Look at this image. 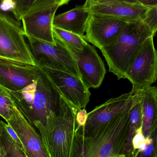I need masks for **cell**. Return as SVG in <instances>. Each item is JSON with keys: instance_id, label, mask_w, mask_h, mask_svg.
<instances>
[{"instance_id": "obj_1", "label": "cell", "mask_w": 157, "mask_h": 157, "mask_svg": "<svg viewBox=\"0 0 157 157\" xmlns=\"http://www.w3.org/2000/svg\"><path fill=\"white\" fill-rule=\"evenodd\" d=\"M59 96L58 112L51 111L45 125L35 122L49 157H78L80 135L77 129L78 110Z\"/></svg>"}, {"instance_id": "obj_2", "label": "cell", "mask_w": 157, "mask_h": 157, "mask_svg": "<svg viewBox=\"0 0 157 157\" xmlns=\"http://www.w3.org/2000/svg\"><path fill=\"white\" fill-rule=\"evenodd\" d=\"M38 67L39 75L36 81L19 91L8 90L16 106L33 126L35 122L45 125L51 112H58L59 102V94Z\"/></svg>"}, {"instance_id": "obj_3", "label": "cell", "mask_w": 157, "mask_h": 157, "mask_svg": "<svg viewBox=\"0 0 157 157\" xmlns=\"http://www.w3.org/2000/svg\"><path fill=\"white\" fill-rule=\"evenodd\" d=\"M152 36L154 34L143 20L127 23L114 41L101 50L109 72L119 80L125 79V73L142 45Z\"/></svg>"}, {"instance_id": "obj_4", "label": "cell", "mask_w": 157, "mask_h": 157, "mask_svg": "<svg viewBox=\"0 0 157 157\" xmlns=\"http://www.w3.org/2000/svg\"><path fill=\"white\" fill-rule=\"evenodd\" d=\"M132 106L90 136H81L79 157H124Z\"/></svg>"}, {"instance_id": "obj_5", "label": "cell", "mask_w": 157, "mask_h": 157, "mask_svg": "<svg viewBox=\"0 0 157 157\" xmlns=\"http://www.w3.org/2000/svg\"><path fill=\"white\" fill-rule=\"evenodd\" d=\"M25 37L37 66L65 72L81 79L75 57L61 41L55 38L56 43L52 44L28 35Z\"/></svg>"}, {"instance_id": "obj_6", "label": "cell", "mask_w": 157, "mask_h": 157, "mask_svg": "<svg viewBox=\"0 0 157 157\" xmlns=\"http://www.w3.org/2000/svg\"><path fill=\"white\" fill-rule=\"evenodd\" d=\"M0 59L36 65L17 20L0 11Z\"/></svg>"}, {"instance_id": "obj_7", "label": "cell", "mask_w": 157, "mask_h": 157, "mask_svg": "<svg viewBox=\"0 0 157 157\" xmlns=\"http://www.w3.org/2000/svg\"><path fill=\"white\" fill-rule=\"evenodd\" d=\"M154 36L147 38L125 73V79L132 84L133 90L143 89L157 80V50Z\"/></svg>"}, {"instance_id": "obj_8", "label": "cell", "mask_w": 157, "mask_h": 157, "mask_svg": "<svg viewBox=\"0 0 157 157\" xmlns=\"http://www.w3.org/2000/svg\"><path fill=\"white\" fill-rule=\"evenodd\" d=\"M39 67L58 94L78 110L86 108L91 94L81 79L65 72Z\"/></svg>"}, {"instance_id": "obj_9", "label": "cell", "mask_w": 157, "mask_h": 157, "mask_svg": "<svg viewBox=\"0 0 157 157\" xmlns=\"http://www.w3.org/2000/svg\"><path fill=\"white\" fill-rule=\"evenodd\" d=\"M127 23L113 17L90 13L85 38L101 50L114 41Z\"/></svg>"}, {"instance_id": "obj_10", "label": "cell", "mask_w": 157, "mask_h": 157, "mask_svg": "<svg viewBox=\"0 0 157 157\" xmlns=\"http://www.w3.org/2000/svg\"><path fill=\"white\" fill-rule=\"evenodd\" d=\"M134 92L132 89L129 93L110 99L88 112L82 131L83 137L90 136L102 125L130 108L132 104Z\"/></svg>"}, {"instance_id": "obj_11", "label": "cell", "mask_w": 157, "mask_h": 157, "mask_svg": "<svg viewBox=\"0 0 157 157\" xmlns=\"http://www.w3.org/2000/svg\"><path fill=\"white\" fill-rule=\"evenodd\" d=\"M68 49L77 61L81 79L85 85L89 88L99 87L105 77L106 69L96 49L89 43L82 51Z\"/></svg>"}, {"instance_id": "obj_12", "label": "cell", "mask_w": 157, "mask_h": 157, "mask_svg": "<svg viewBox=\"0 0 157 157\" xmlns=\"http://www.w3.org/2000/svg\"><path fill=\"white\" fill-rule=\"evenodd\" d=\"M12 100V117L7 123L14 130L22 142L27 157H49L41 135Z\"/></svg>"}, {"instance_id": "obj_13", "label": "cell", "mask_w": 157, "mask_h": 157, "mask_svg": "<svg viewBox=\"0 0 157 157\" xmlns=\"http://www.w3.org/2000/svg\"><path fill=\"white\" fill-rule=\"evenodd\" d=\"M38 75L36 65L0 59V84L9 91L21 90L36 81Z\"/></svg>"}, {"instance_id": "obj_14", "label": "cell", "mask_w": 157, "mask_h": 157, "mask_svg": "<svg viewBox=\"0 0 157 157\" xmlns=\"http://www.w3.org/2000/svg\"><path fill=\"white\" fill-rule=\"evenodd\" d=\"M58 5L29 13L21 18L25 35L55 44L53 35V21Z\"/></svg>"}, {"instance_id": "obj_15", "label": "cell", "mask_w": 157, "mask_h": 157, "mask_svg": "<svg viewBox=\"0 0 157 157\" xmlns=\"http://www.w3.org/2000/svg\"><path fill=\"white\" fill-rule=\"evenodd\" d=\"M90 13L105 15L124 20L128 23L143 20L148 8L140 4L116 2L90 6Z\"/></svg>"}, {"instance_id": "obj_16", "label": "cell", "mask_w": 157, "mask_h": 157, "mask_svg": "<svg viewBox=\"0 0 157 157\" xmlns=\"http://www.w3.org/2000/svg\"><path fill=\"white\" fill-rule=\"evenodd\" d=\"M90 14L88 8L84 5L76 6L73 9L55 16L53 26L84 37Z\"/></svg>"}, {"instance_id": "obj_17", "label": "cell", "mask_w": 157, "mask_h": 157, "mask_svg": "<svg viewBox=\"0 0 157 157\" xmlns=\"http://www.w3.org/2000/svg\"><path fill=\"white\" fill-rule=\"evenodd\" d=\"M142 130L147 138L157 123V87L152 85L142 89Z\"/></svg>"}, {"instance_id": "obj_18", "label": "cell", "mask_w": 157, "mask_h": 157, "mask_svg": "<svg viewBox=\"0 0 157 157\" xmlns=\"http://www.w3.org/2000/svg\"><path fill=\"white\" fill-rule=\"evenodd\" d=\"M133 90L134 95L130 110L127 137L124 149V157H133V149L132 144L133 138L136 131L142 127L143 124L142 89Z\"/></svg>"}, {"instance_id": "obj_19", "label": "cell", "mask_w": 157, "mask_h": 157, "mask_svg": "<svg viewBox=\"0 0 157 157\" xmlns=\"http://www.w3.org/2000/svg\"><path fill=\"white\" fill-rule=\"evenodd\" d=\"M71 0H14L16 8L14 11V16L17 20L21 18L27 14L55 5L59 6L68 4Z\"/></svg>"}, {"instance_id": "obj_20", "label": "cell", "mask_w": 157, "mask_h": 157, "mask_svg": "<svg viewBox=\"0 0 157 157\" xmlns=\"http://www.w3.org/2000/svg\"><path fill=\"white\" fill-rule=\"evenodd\" d=\"M5 124L0 120V157H27L23 149L7 131Z\"/></svg>"}, {"instance_id": "obj_21", "label": "cell", "mask_w": 157, "mask_h": 157, "mask_svg": "<svg viewBox=\"0 0 157 157\" xmlns=\"http://www.w3.org/2000/svg\"><path fill=\"white\" fill-rule=\"evenodd\" d=\"M53 32L54 38L61 41L68 48L82 51L88 44L85 36H80L53 26Z\"/></svg>"}, {"instance_id": "obj_22", "label": "cell", "mask_w": 157, "mask_h": 157, "mask_svg": "<svg viewBox=\"0 0 157 157\" xmlns=\"http://www.w3.org/2000/svg\"><path fill=\"white\" fill-rule=\"evenodd\" d=\"M137 157H157V123L146 138L144 149Z\"/></svg>"}, {"instance_id": "obj_23", "label": "cell", "mask_w": 157, "mask_h": 157, "mask_svg": "<svg viewBox=\"0 0 157 157\" xmlns=\"http://www.w3.org/2000/svg\"><path fill=\"white\" fill-rule=\"evenodd\" d=\"M13 102L11 96H0V116L6 123L12 117Z\"/></svg>"}, {"instance_id": "obj_24", "label": "cell", "mask_w": 157, "mask_h": 157, "mask_svg": "<svg viewBox=\"0 0 157 157\" xmlns=\"http://www.w3.org/2000/svg\"><path fill=\"white\" fill-rule=\"evenodd\" d=\"M143 20L155 36L157 31V5L148 8Z\"/></svg>"}, {"instance_id": "obj_25", "label": "cell", "mask_w": 157, "mask_h": 157, "mask_svg": "<svg viewBox=\"0 0 157 157\" xmlns=\"http://www.w3.org/2000/svg\"><path fill=\"white\" fill-rule=\"evenodd\" d=\"M16 8L14 0H1L0 11L4 13H13Z\"/></svg>"}, {"instance_id": "obj_26", "label": "cell", "mask_w": 157, "mask_h": 157, "mask_svg": "<svg viewBox=\"0 0 157 157\" xmlns=\"http://www.w3.org/2000/svg\"><path fill=\"white\" fill-rule=\"evenodd\" d=\"M116 2H127L133 3H138L136 0H86L85 4L83 5L86 7H88L90 6L94 5Z\"/></svg>"}, {"instance_id": "obj_27", "label": "cell", "mask_w": 157, "mask_h": 157, "mask_svg": "<svg viewBox=\"0 0 157 157\" xmlns=\"http://www.w3.org/2000/svg\"><path fill=\"white\" fill-rule=\"evenodd\" d=\"M87 112L85 109H82L78 110L76 115V122H77V129L83 127L84 128L87 119Z\"/></svg>"}, {"instance_id": "obj_28", "label": "cell", "mask_w": 157, "mask_h": 157, "mask_svg": "<svg viewBox=\"0 0 157 157\" xmlns=\"http://www.w3.org/2000/svg\"><path fill=\"white\" fill-rule=\"evenodd\" d=\"M138 3L147 8H150L157 5V0H136Z\"/></svg>"}, {"instance_id": "obj_29", "label": "cell", "mask_w": 157, "mask_h": 157, "mask_svg": "<svg viewBox=\"0 0 157 157\" xmlns=\"http://www.w3.org/2000/svg\"><path fill=\"white\" fill-rule=\"evenodd\" d=\"M0 96H10L8 90L0 84Z\"/></svg>"}, {"instance_id": "obj_30", "label": "cell", "mask_w": 157, "mask_h": 157, "mask_svg": "<svg viewBox=\"0 0 157 157\" xmlns=\"http://www.w3.org/2000/svg\"><path fill=\"white\" fill-rule=\"evenodd\" d=\"M0 1H1V0H0Z\"/></svg>"}]
</instances>
